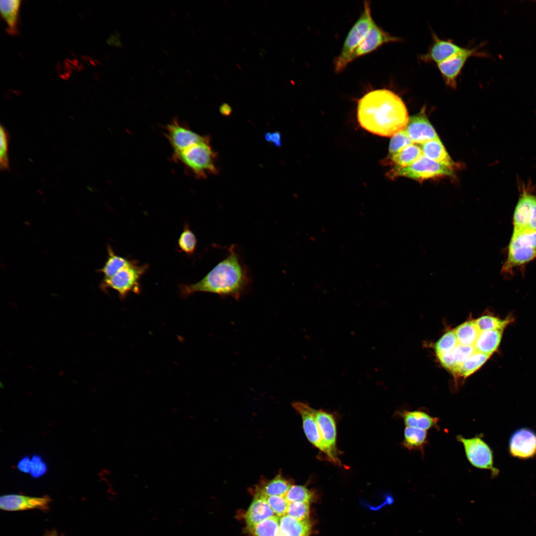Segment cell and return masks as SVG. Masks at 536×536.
I'll return each instance as SVG.
<instances>
[{"label":"cell","mask_w":536,"mask_h":536,"mask_svg":"<svg viewBox=\"0 0 536 536\" xmlns=\"http://www.w3.org/2000/svg\"><path fill=\"white\" fill-rule=\"evenodd\" d=\"M357 115L362 128L386 137L403 130L409 119L402 98L386 88L369 91L361 97L358 101Z\"/></svg>","instance_id":"cell-1"},{"label":"cell","mask_w":536,"mask_h":536,"mask_svg":"<svg viewBox=\"0 0 536 536\" xmlns=\"http://www.w3.org/2000/svg\"><path fill=\"white\" fill-rule=\"evenodd\" d=\"M251 278L236 246H231L226 258L198 282L180 285V294L186 298L196 292H207L238 300L249 288Z\"/></svg>","instance_id":"cell-2"},{"label":"cell","mask_w":536,"mask_h":536,"mask_svg":"<svg viewBox=\"0 0 536 536\" xmlns=\"http://www.w3.org/2000/svg\"><path fill=\"white\" fill-rule=\"evenodd\" d=\"M216 156L210 146V138L206 136L203 140L191 145L172 158L174 161L181 162L188 173L201 179L217 173L215 165Z\"/></svg>","instance_id":"cell-3"},{"label":"cell","mask_w":536,"mask_h":536,"mask_svg":"<svg viewBox=\"0 0 536 536\" xmlns=\"http://www.w3.org/2000/svg\"><path fill=\"white\" fill-rule=\"evenodd\" d=\"M375 23L372 16L370 1H365L360 15L348 31L341 49L334 60L335 72L342 71L351 63L353 53Z\"/></svg>","instance_id":"cell-4"},{"label":"cell","mask_w":536,"mask_h":536,"mask_svg":"<svg viewBox=\"0 0 536 536\" xmlns=\"http://www.w3.org/2000/svg\"><path fill=\"white\" fill-rule=\"evenodd\" d=\"M148 267V264L139 265L138 262L132 260L112 277L103 279L101 286L104 289L111 288L117 291L123 300L131 292L138 294L141 291L140 279Z\"/></svg>","instance_id":"cell-5"},{"label":"cell","mask_w":536,"mask_h":536,"mask_svg":"<svg viewBox=\"0 0 536 536\" xmlns=\"http://www.w3.org/2000/svg\"><path fill=\"white\" fill-rule=\"evenodd\" d=\"M453 174V168L434 161L422 154L411 165L398 170L390 177H404L423 181L430 179L452 176Z\"/></svg>","instance_id":"cell-6"},{"label":"cell","mask_w":536,"mask_h":536,"mask_svg":"<svg viewBox=\"0 0 536 536\" xmlns=\"http://www.w3.org/2000/svg\"><path fill=\"white\" fill-rule=\"evenodd\" d=\"M456 439L462 444L466 458L472 466L490 470L492 476L498 473V470L493 466L492 450L480 436L467 438L459 435Z\"/></svg>","instance_id":"cell-7"},{"label":"cell","mask_w":536,"mask_h":536,"mask_svg":"<svg viewBox=\"0 0 536 536\" xmlns=\"http://www.w3.org/2000/svg\"><path fill=\"white\" fill-rule=\"evenodd\" d=\"M165 135L173 150L174 156L191 145L200 142L206 136H201L192 131L187 125L174 119L166 127Z\"/></svg>","instance_id":"cell-8"},{"label":"cell","mask_w":536,"mask_h":536,"mask_svg":"<svg viewBox=\"0 0 536 536\" xmlns=\"http://www.w3.org/2000/svg\"><path fill=\"white\" fill-rule=\"evenodd\" d=\"M478 48H465L460 53L437 65L446 85L452 89L457 87V79L468 60L473 56H485Z\"/></svg>","instance_id":"cell-9"},{"label":"cell","mask_w":536,"mask_h":536,"mask_svg":"<svg viewBox=\"0 0 536 536\" xmlns=\"http://www.w3.org/2000/svg\"><path fill=\"white\" fill-rule=\"evenodd\" d=\"M314 414L326 449L325 455L330 461L340 464L336 446V425L333 415L322 410L315 409H314Z\"/></svg>","instance_id":"cell-10"},{"label":"cell","mask_w":536,"mask_h":536,"mask_svg":"<svg viewBox=\"0 0 536 536\" xmlns=\"http://www.w3.org/2000/svg\"><path fill=\"white\" fill-rule=\"evenodd\" d=\"M520 197L513 215L514 230L528 229L530 218L536 200V192L531 183H520Z\"/></svg>","instance_id":"cell-11"},{"label":"cell","mask_w":536,"mask_h":536,"mask_svg":"<svg viewBox=\"0 0 536 536\" xmlns=\"http://www.w3.org/2000/svg\"><path fill=\"white\" fill-rule=\"evenodd\" d=\"M51 499L48 496L34 497L21 494H10L0 498V508L6 511H19L38 509L48 510Z\"/></svg>","instance_id":"cell-12"},{"label":"cell","mask_w":536,"mask_h":536,"mask_svg":"<svg viewBox=\"0 0 536 536\" xmlns=\"http://www.w3.org/2000/svg\"><path fill=\"white\" fill-rule=\"evenodd\" d=\"M404 130L413 143L422 144L439 138L426 116L424 107L419 112L409 117Z\"/></svg>","instance_id":"cell-13"},{"label":"cell","mask_w":536,"mask_h":536,"mask_svg":"<svg viewBox=\"0 0 536 536\" xmlns=\"http://www.w3.org/2000/svg\"><path fill=\"white\" fill-rule=\"evenodd\" d=\"M432 42L428 51L421 55L419 59L425 63H435L438 65L462 52V47L453 40L440 38L432 33Z\"/></svg>","instance_id":"cell-14"},{"label":"cell","mask_w":536,"mask_h":536,"mask_svg":"<svg viewBox=\"0 0 536 536\" xmlns=\"http://www.w3.org/2000/svg\"><path fill=\"white\" fill-rule=\"evenodd\" d=\"M401 41V38L391 35L375 23L353 53L350 62L373 52L384 44Z\"/></svg>","instance_id":"cell-15"},{"label":"cell","mask_w":536,"mask_h":536,"mask_svg":"<svg viewBox=\"0 0 536 536\" xmlns=\"http://www.w3.org/2000/svg\"><path fill=\"white\" fill-rule=\"evenodd\" d=\"M292 406L301 415L303 430L309 441L325 454L326 449L319 427L314 416V409L300 402H294Z\"/></svg>","instance_id":"cell-16"},{"label":"cell","mask_w":536,"mask_h":536,"mask_svg":"<svg viewBox=\"0 0 536 536\" xmlns=\"http://www.w3.org/2000/svg\"><path fill=\"white\" fill-rule=\"evenodd\" d=\"M510 451L513 456L520 458L534 456L536 454V435L527 429L518 430L511 438Z\"/></svg>","instance_id":"cell-17"},{"label":"cell","mask_w":536,"mask_h":536,"mask_svg":"<svg viewBox=\"0 0 536 536\" xmlns=\"http://www.w3.org/2000/svg\"><path fill=\"white\" fill-rule=\"evenodd\" d=\"M275 515L269 505L266 496L255 491L254 499L245 515V520L248 529L260 522Z\"/></svg>","instance_id":"cell-18"},{"label":"cell","mask_w":536,"mask_h":536,"mask_svg":"<svg viewBox=\"0 0 536 536\" xmlns=\"http://www.w3.org/2000/svg\"><path fill=\"white\" fill-rule=\"evenodd\" d=\"M422 155L420 146L413 143L394 154L388 155V162L391 165L389 176L398 170L411 165Z\"/></svg>","instance_id":"cell-19"},{"label":"cell","mask_w":536,"mask_h":536,"mask_svg":"<svg viewBox=\"0 0 536 536\" xmlns=\"http://www.w3.org/2000/svg\"><path fill=\"white\" fill-rule=\"evenodd\" d=\"M406 426L427 430L431 428L439 430V418L433 417L421 410H404L398 413Z\"/></svg>","instance_id":"cell-20"},{"label":"cell","mask_w":536,"mask_h":536,"mask_svg":"<svg viewBox=\"0 0 536 536\" xmlns=\"http://www.w3.org/2000/svg\"><path fill=\"white\" fill-rule=\"evenodd\" d=\"M419 146L422 154L427 158L453 168L454 163L439 138L427 141Z\"/></svg>","instance_id":"cell-21"},{"label":"cell","mask_w":536,"mask_h":536,"mask_svg":"<svg viewBox=\"0 0 536 536\" xmlns=\"http://www.w3.org/2000/svg\"><path fill=\"white\" fill-rule=\"evenodd\" d=\"M280 532L285 536H309L310 520H299L287 514L280 517Z\"/></svg>","instance_id":"cell-22"},{"label":"cell","mask_w":536,"mask_h":536,"mask_svg":"<svg viewBox=\"0 0 536 536\" xmlns=\"http://www.w3.org/2000/svg\"><path fill=\"white\" fill-rule=\"evenodd\" d=\"M292 485L290 480L279 474L271 479L262 480L255 491L259 492L266 496H285Z\"/></svg>","instance_id":"cell-23"},{"label":"cell","mask_w":536,"mask_h":536,"mask_svg":"<svg viewBox=\"0 0 536 536\" xmlns=\"http://www.w3.org/2000/svg\"><path fill=\"white\" fill-rule=\"evenodd\" d=\"M503 330H494L480 332L474 344L475 350L491 355L498 348Z\"/></svg>","instance_id":"cell-24"},{"label":"cell","mask_w":536,"mask_h":536,"mask_svg":"<svg viewBox=\"0 0 536 536\" xmlns=\"http://www.w3.org/2000/svg\"><path fill=\"white\" fill-rule=\"evenodd\" d=\"M20 0H6L0 1L1 14L7 24V32L12 35L17 34V21Z\"/></svg>","instance_id":"cell-25"},{"label":"cell","mask_w":536,"mask_h":536,"mask_svg":"<svg viewBox=\"0 0 536 536\" xmlns=\"http://www.w3.org/2000/svg\"><path fill=\"white\" fill-rule=\"evenodd\" d=\"M402 445L408 450H418L424 453L425 446L428 444L426 430L406 426L403 432Z\"/></svg>","instance_id":"cell-26"},{"label":"cell","mask_w":536,"mask_h":536,"mask_svg":"<svg viewBox=\"0 0 536 536\" xmlns=\"http://www.w3.org/2000/svg\"><path fill=\"white\" fill-rule=\"evenodd\" d=\"M536 257V250L528 247L509 248L507 260L504 269L510 270L514 267L524 265Z\"/></svg>","instance_id":"cell-27"},{"label":"cell","mask_w":536,"mask_h":536,"mask_svg":"<svg viewBox=\"0 0 536 536\" xmlns=\"http://www.w3.org/2000/svg\"><path fill=\"white\" fill-rule=\"evenodd\" d=\"M454 331L458 343L467 345H474L480 332L475 320L466 321Z\"/></svg>","instance_id":"cell-28"},{"label":"cell","mask_w":536,"mask_h":536,"mask_svg":"<svg viewBox=\"0 0 536 536\" xmlns=\"http://www.w3.org/2000/svg\"><path fill=\"white\" fill-rule=\"evenodd\" d=\"M108 258L99 271L104 274L103 279L112 277L122 268L129 265L132 260L116 255L112 248L108 246Z\"/></svg>","instance_id":"cell-29"},{"label":"cell","mask_w":536,"mask_h":536,"mask_svg":"<svg viewBox=\"0 0 536 536\" xmlns=\"http://www.w3.org/2000/svg\"><path fill=\"white\" fill-rule=\"evenodd\" d=\"M489 357V355L475 351L459 366L457 375L468 377L479 369Z\"/></svg>","instance_id":"cell-30"},{"label":"cell","mask_w":536,"mask_h":536,"mask_svg":"<svg viewBox=\"0 0 536 536\" xmlns=\"http://www.w3.org/2000/svg\"><path fill=\"white\" fill-rule=\"evenodd\" d=\"M280 517L274 515L249 529L253 536H277L280 530Z\"/></svg>","instance_id":"cell-31"},{"label":"cell","mask_w":536,"mask_h":536,"mask_svg":"<svg viewBox=\"0 0 536 536\" xmlns=\"http://www.w3.org/2000/svg\"><path fill=\"white\" fill-rule=\"evenodd\" d=\"M528 247L536 250V230H514L509 248Z\"/></svg>","instance_id":"cell-32"},{"label":"cell","mask_w":536,"mask_h":536,"mask_svg":"<svg viewBox=\"0 0 536 536\" xmlns=\"http://www.w3.org/2000/svg\"><path fill=\"white\" fill-rule=\"evenodd\" d=\"M197 244V240L195 234L186 224L178 239L179 250L188 255H192L195 251Z\"/></svg>","instance_id":"cell-33"},{"label":"cell","mask_w":536,"mask_h":536,"mask_svg":"<svg viewBox=\"0 0 536 536\" xmlns=\"http://www.w3.org/2000/svg\"><path fill=\"white\" fill-rule=\"evenodd\" d=\"M288 503L305 502L310 503L314 498V493L305 486L292 485L285 495Z\"/></svg>","instance_id":"cell-34"},{"label":"cell","mask_w":536,"mask_h":536,"mask_svg":"<svg viewBox=\"0 0 536 536\" xmlns=\"http://www.w3.org/2000/svg\"><path fill=\"white\" fill-rule=\"evenodd\" d=\"M480 332L499 330H503L509 323V320H501L489 315H484L475 320Z\"/></svg>","instance_id":"cell-35"},{"label":"cell","mask_w":536,"mask_h":536,"mask_svg":"<svg viewBox=\"0 0 536 536\" xmlns=\"http://www.w3.org/2000/svg\"><path fill=\"white\" fill-rule=\"evenodd\" d=\"M458 342L454 330L444 334L434 344L436 354L451 352Z\"/></svg>","instance_id":"cell-36"},{"label":"cell","mask_w":536,"mask_h":536,"mask_svg":"<svg viewBox=\"0 0 536 536\" xmlns=\"http://www.w3.org/2000/svg\"><path fill=\"white\" fill-rule=\"evenodd\" d=\"M309 503L305 502L288 503L286 514L299 520H309Z\"/></svg>","instance_id":"cell-37"},{"label":"cell","mask_w":536,"mask_h":536,"mask_svg":"<svg viewBox=\"0 0 536 536\" xmlns=\"http://www.w3.org/2000/svg\"><path fill=\"white\" fill-rule=\"evenodd\" d=\"M413 143L404 130L400 131L394 135L391 138L389 144L388 155L394 154L406 146Z\"/></svg>","instance_id":"cell-38"},{"label":"cell","mask_w":536,"mask_h":536,"mask_svg":"<svg viewBox=\"0 0 536 536\" xmlns=\"http://www.w3.org/2000/svg\"><path fill=\"white\" fill-rule=\"evenodd\" d=\"M0 166L1 170H5L9 168L8 156V135L6 131L2 126L0 128Z\"/></svg>","instance_id":"cell-39"},{"label":"cell","mask_w":536,"mask_h":536,"mask_svg":"<svg viewBox=\"0 0 536 536\" xmlns=\"http://www.w3.org/2000/svg\"><path fill=\"white\" fill-rule=\"evenodd\" d=\"M267 501L275 515L280 517L286 514L288 502L285 496H266Z\"/></svg>","instance_id":"cell-40"},{"label":"cell","mask_w":536,"mask_h":536,"mask_svg":"<svg viewBox=\"0 0 536 536\" xmlns=\"http://www.w3.org/2000/svg\"><path fill=\"white\" fill-rule=\"evenodd\" d=\"M475 351L474 345L458 343L452 351L451 353L455 361L460 365Z\"/></svg>","instance_id":"cell-41"},{"label":"cell","mask_w":536,"mask_h":536,"mask_svg":"<svg viewBox=\"0 0 536 536\" xmlns=\"http://www.w3.org/2000/svg\"><path fill=\"white\" fill-rule=\"evenodd\" d=\"M47 471V466L40 456L35 455L31 459L29 473L35 478L43 475Z\"/></svg>","instance_id":"cell-42"},{"label":"cell","mask_w":536,"mask_h":536,"mask_svg":"<svg viewBox=\"0 0 536 536\" xmlns=\"http://www.w3.org/2000/svg\"><path fill=\"white\" fill-rule=\"evenodd\" d=\"M451 352L438 354L437 355L441 364L445 368L454 374L457 375L460 365L454 360Z\"/></svg>","instance_id":"cell-43"},{"label":"cell","mask_w":536,"mask_h":536,"mask_svg":"<svg viewBox=\"0 0 536 536\" xmlns=\"http://www.w3.org/2000/svg\"><path fill=\"white\" fill-rule=\"evenodd\" d=\"M265 138L268 142L272 143L276 147H280L281 145V135L278 132L267 133L265 135Z\"/></svg>","instance_id":"cell-44"},{"label":"cell","mask_w":536,"mask_h":536,"mask_svg":"<svg viewBox=\"0 0 536 536\" xmlns=\"http://www.w3.org/2000/svg\"><path fill=\"white\" fill-rule=\"evenodd\" d=\"M30 467L31 459L27 456L20 460L17 464L18 469L24 473H29Z\"/></svg>","instance_id":"cell-45"},{"label":"cell","mask_w":536,"mask_h":536,"mask_svg":"<svg viewBox=\"0 0 536 536\" xmlns=\"http://www.w3.org/2000/svg\"><path fill=\"white\" fill-rule=\"evenodd\" d=\"M528 229L536 230V200L532 209Z\"/></svg>","instance_id":"cell-46"},{"label":"cell","mask_w":536,"mask_h":536,"mask_svg":"<svg viewBox=\"0 0 536 536\" xmlns=\"http://www.w3.org/2000/svg\"><path fill=\"white\" fill-rule=\"evenodd\" d=\"M220 113L224 116H229L231 112V107L227 104H222L220 107Z\"/></svg>","instance_id":"cell-47"},{"label":"cell","mask_w":536,"mask_h":536,"mask_svg":"<svg viewBox=\"0 0 536 536\" xmlns=\"http://www.w3.org/2000/svg\"><path fill=\"white\" fill-rule=\"evenodd\" d=\"M45 536H59L56 531H52L47 532Z\"/></svg>","instance_id":"cell-48"},{"label":"cell","mask_w":536,"mask_h":536,"mask_svg":"<svg viewBox=\"0 0 536 536\" xmlns=\"http://www.w3.org/2000/svg\"><path fill=\"white\" fill-rule=\"evenodd\" d=\"M277 536H285V535H283V534H282V533H281V532H280V530H279V533H278V534Z\"/></svg>","instance_id":"cell-49"}]
</instances>
